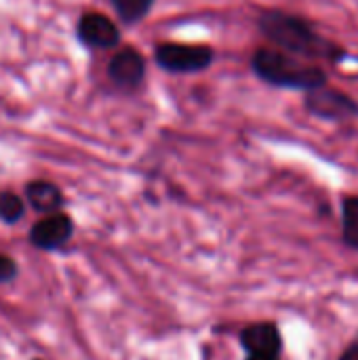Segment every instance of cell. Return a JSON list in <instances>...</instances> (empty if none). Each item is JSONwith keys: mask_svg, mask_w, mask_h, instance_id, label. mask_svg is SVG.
<instances>
[{"mask_svg": "<svg viewBox=\"0 0 358 360\" xmlns=\"http://www.w3.org/2000/svg\"><path fill=\"white\" fill-rule=\"evenodd\" d=\"M253 70L270 84L291 86V89H317L323 86L327 76L323 70L298 63L295 59L276 51H257L253 57Z\"/></svg>", "mask_w": 358, "mask_h": 360, "instance_id": "1", "label": "cell"}, {"mask_svg": "<svg viewBox=\"0 0 358 360\" xmlns=\"http://www.w3.org/2000/svg\"><path fill=\"white\" fill-rule=\"evenodd\" d=\"M260 27L272 42H276L279 46L287 51H293L300 55H329L325 51L327 44L300 17H293L281 11H270L262 15Z\"/></svg>", "mask_w": 358, "mask_h": 360, "instance_id": "2", "label": "cell"}, {"mask_svg": "<svg viewBox=\"0 0 358 360\" xmlns=\"http://www.w3.org/2000/svg\"><path fill=\"white\" fill-rule=\"evenodd\" d=\"M306 108L319 116V118H325V120H350L358 116V103L335 91V89H329V86H317L308 93L306 97Z\"/></svg>", "mask_w": 358, "mask_h": 360, "instance_id": "3", "label": "cell"}, {"mask_svg": "<svg viewBox=\"0 0 358 360\" xmlns=\"http://www.w3.org/2000/svg\"><path fill=\"white\" fill-rule=\"evenodd\" d=\"M156 59L165 70H171V72H196L211 63L213 53L209 46L167 42L158 46Z\"/></svg>", "mask_w": 358, "mask_h": 360, "instance_id": "4", "label": "cell"}, {"mask_svg": "<svg viewBox=\"0 0 358 360\" xmlns=\"http://www.w3.org/2000/svg\"><path fill=\"white\" fill-rule=\"evenodd\" d=\"M241 344L247 350V356H257L266 360H279L283 352V340L274 323L249 325L241 333Z\"/></svg>", "mask_w": 358, "mask_h": 360, "instance_id": "5", "label": "cell"}, {"mask_svg": "<svg viewBox=\"0 0 358 360\" xmlns=\"http://www.w3.org/2000/svg\"><path fill=\"white\" fill-rule=\"evenodd\" d=\"M70 236H72V221L63 213H53L44 217L30 232V240L38 249H57Z\"/></svg>", "mask_w": 358, "mask_h": 360, "instance_id": "6", "label": "cell"}, {"mask_svg": "<svg viewBox=\"0 0 358 360\" xmlns=\"http://www.w3.org/2000/svg\"><path fill=\"white\" fill-rule=\"evenodd\" d=\"M78 34L80 38L91 44V46H99V49H108L114 46L120 38L118 27L114 25L112 19L99 15V13H89L80 19L78 25Z\"/></svg>", "mask_w": 358, "mask_h": 360, "instance_id": "7", "label": "cell"}, {"mask_svg": "<svg viewBox=\"0 0 358 360\" xmlns=\"http://www.w3.org/2000/svg\"><path fill=\"white\" fill-rule=\"evenodd\" d=\"M146 61L135 49H124L116 53L110 61V78L118 86H135L143 78Z\"/></svg>", "mask_w": 358, "mask_h": 360, "instance_id": "8", "label": "cell"}, {"mask_svg": "<svg viewBox=\"0 0 358 360\" xmlns=\"http://www.w3.org/2000/svg\"><path fill=\"white\" fill-rule=\"evenodd\" d=\"M25 192H27L30 205L40 213H53L63 202V196H61L59 188L49 184V181H32Z\"/></svg>", "mask_w": 358, "mask_h": 360, "instance_id": "9", "label": "cell"}, {"mask_svg": "<svg viewBox=\"0 0 358 360\" xmlns=\"http://www.w3.org/2000/svg\"><path fill=\"white\" fill-rule=\"evenodd\" d=\"M344 217V243L358 251V196H350L342 205Z\"/></svg>", "mask_w": 358, "mask_h": 360, "instance_id": "10", "label": "cell"}, {"mask_svg": "<svg viewBox=\"0 0 358 360\" xmlns=\"http://www.w3.org/2000/svg\"><path fill=\"white\" fill-rule=\"evenodd\" d=\"M112 4L124 21H137L150 11L152 0H112Z\"/></svg>", "mask_w": 358, "mask_h": 360, "instance_id": "11", "label": "cell"}, {"mask_svg": "<svg viewBox=\"0 0 358 360\" xmlns=\"http://www.w3.org/2000/svg\"><path fill=\"white\" fill-rule=\"evenodd\" d=\"M21 215H23L21 198L11 192H2L0 194V219H4L6 224H15Z\"/></svg>", "mask_w": 358, "mask_h": 360, "instance_id": "12", "label": "cell"}, {"mask_svg": "<svg viewBox=\"0 0 358 360\" xmlns=\"http://www.w3.org/2000/svg\"><path fill=\"white\" fill-rule=\"evenodd\" d=\"M15 274H17V266H15V262H13L11 257L0 255V283H8V281H13V278H15Z\"/></svg>", "mask_w": 358, "mask_h": 360, "instance_id": "13", "label": "cell"}, {"mask_svg": "<svg viewBox=\"0 0 358 360\" xmlns=\"http://www.w3.org/2000/svg\"><path fill=\"white\" fill-rule=\"evenodd\" d=\"M340 360H358V344H352L344 350V354L340 356Z\"/></svg>", "mask_w": 358, "mask_h": 360, "instance_id": "14", "label": "cell"}, {"mask_svg": "<svg viewBox=\"0 0 358 360\" xmlns=\"http://www.w3.org/2000/svg\"><path fill=\"white\" fill-rule=\"evenodd\" d=\"M247 360H266V359H257V356H247Z\"/></svg>", "mask_w": 358, "mask_h": 360, "instance_id": "15", "label": "cell"}]
</instances>
